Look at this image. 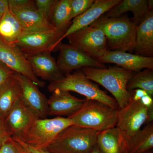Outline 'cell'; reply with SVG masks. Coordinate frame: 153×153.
<instances>
[{"instance_id": "cell-1", "label": "cell", "mask_w": 153, "mask_h": 153, "mask_svg": "<svg viewBox=\"0 0 153 153\" xmlns=\"http://www.w3.org/2000/svg\"><path fill=\"white\" fill-rule=\"evenodd\" d=\"M90 26L102 30L111 51L133 52L135 45L137 25L124 17L107 18L102 16Z\"/></svg>"}, {"instance_id": "cell-2", "label": "cell", "mask_w": 153, "mask_h": 153, "mask_svg": "<svg viewBox=\"0 0 153 153\" xmlns=\"http://www.w3.org/2000/svg\"><path fill=\"white\" fill-rule=\"evenodd\" d=\"M81 71L91 81L100 84L109 91L117 102L119 108H122L128 102L130 94L126 85L134 72L119 66L99 68L86 67Z\"/></svg>"}, {"instance_id": "cell-3", "label": "cell", "mask_w": 153, "mask_h": 153, "mask_svg": "<svg viewBox=\"0 0 153 153\" xmlns=\"http://www.w3.org/2000/svg\"><path fill=\"white\" fill-rule=\"evenodd\" d=\"M118 110L103 102L85 98L82 107L68 117L74 125L100 132L116 127Z\"/></svg>"}, {"instance_id": "cell-4", "label": "cell", "mask_w": 153, "mask_h": 153, "mask_svg": "<svg viewBox=\"0 0 153 153\" xmlns=\"http://www.w3.org/2000/svg\"><path fill=\"white\" fill-rule=\"evenodd\" d=\"M48 89L51 92L56 90L74 91L84 96L87 99L97 100L119 109L115 99L101 90L98 84L86 77L81 70H76L73 74L66 73L61 79L50 82Z\"/></svg>"}, {"instance_id": "cell-5", "label": "cell", "mask_w": 153, "mask_h": 153, "mask_svg": "<svg viewBox=\"0 0 153 153\" xmlns=\"http://www.w3.org/2000/svg\"><path fill=\"white\" fill-rule=\"evenodd\" d=\"M98 133L73 125L62 131L47 150L51 153H90L96 144Z\"/></svg>"}, {"instance_id": "cell-6", "label": "cell", "mask_w": 153, "mask_h": 153, "mask_svg": "<svg viewBox=\"0 0 153 153\" xmlns=\"http://www.w3.org/2000/svg\"><path fill=\"white\" fill-rule=\"evenodd\" d=\"M73 125L72 121L68 117L36 118L22 138L19 139L33 148L47 149L62 131Z\"/></svg>"}, {"instance_id": "cell-7", "label": "cell", "mask_w": 153, "mask_h": 153, "mask_svg": "<svg viewBox=\"0 0 153 153\" xmlns=\"http://www.w3.org/2000/svg\"><path fill=\"white\" fill-rule=\"evenodd\" d=\"M149 111L139 100L130 95L128 102L118 110L116 127L119 130L125 143L126 152L129 143L134 136L147 123Z\"/></svg>"}, {"instance_id": "cell-8", "label": "cell", "mask_w": 153, "mask_h": 153, "mask_svg": "<svg viewBox=\"0 0 153 153\" xmlns=\"http://www.w3.org/2000/svg\"><path fill=\"white\" fill-rule=\"evenodd\" d=\"M69 45L97 60L108 50L106 38L102 30L89 26L66 38Z\"/></svg>"}, {"instance_id": "cell-9", "label": "cell", "mask_w": 153, "mask_h": 153, "mask_svg": "<svg viewBox=\"0 0 153 153\" xmlns=\"http://www.w3.org/2000/svg\"><path fill=\"white\" fill-rule=\"evenodd\" d=\"M56 29L25 33L16 44L25 56L57 49L59 41L65 33Z\"/></svg>"}, {"instance_id": "cell-10", "label": "cell", "mask_w": 153, "mask_h": 153, "mask_svg": "<svg viewBox=\"0 0 153 153\" xmlns=\"http://www.w3.org/2000/svg\"><path fill=\"white\" fill-rule=\"evenodd\" d=\"M9 9L20 22L25 33L55 28L36 9L35 1L8 0Z\"/></svg>"}, {"instance_id": "cell-11", "label": "cell", "mask_w": 153, "mask_h": 153, "mask_svg": "<svg viewBox=\"0 0 153 153\" xmlns=\"http://www.w3.org/2000/svg\"><path fill=\"white\" fill-rule=\"evenodd\" d=\"M13 76L20 85V99L25 106L37 118H46L48 116V99L46 96L26 76L15 72Z\"/></svg>"}, {"instance_id": "cell-12", "label": "cell", "mask_w": 153, "mask_h": 153, "mask_svg": "<svg viewBox=\"0 0 153 153\" xmlns=\"http://www.w3.org/2000/svg\"><path fill=\"white\" fill-rule=\"evenodd\" d=\"M0 61L16 73L26 76L38 87H43L45 82L33 74L29 61L16 44L6 43L0 39Z\"/></svg>"}, {"instance_id": "cell-13", "label": "cell", "mask_w": 153, "mask_h": 153, "mask_svg": "<svg viewBox=\"0 0 153 153\" xmlns=\"http://www.w3.org/2000/svg\"><path fill=\"white\" fill-rule=\"evenodd\" d=\"M56 49L60 51L57 61V66L63 73H70L86 67L107 68L104 64L99 63L69 44L60 43Z\"/></svg>"}, {"instance_id": "cell-14", "label": "cell", "mask_w": 153, "mask_h": 153, "mask_svg": "<svg viewBox=\"0 0 153 153\" xmlns=\"http://www.w3.org/2000/svg\"><path fill=\"white\" fill-rule=\"evenodd\" d=\"M121 0H95L87 10L73 19L66 33L60 38L59 44L64 38L90 26L103 14L117 5Z\"/></svg>"}, {"instance_id": "cell-15", "label": "cell", "mask_w": 153, "mask_h": 153, "mask_svg": "<svg viewBox=\"0 0 153 153\" xmlns=\"http://www.w3.org/2000/svg\"><path fill=\"white\" fill-rule=\"evenodd\" d=\"M97 61L102 64L114 63L134 73L144 68L153 69V57H144L123 51L107 50Z\"/></svg>"}, {"instance_id": "cell-16", "label": "cell", "mask_w": 153, "mask_h": 153, "mask_svg": "<svg viewBox=\"0 0 153 153\" xmlns=\"http://www.w3.org/2000/svg\"><path fill=\"white\" fill-rule=\"evenodd\" d=\"M51 52L46 51L26 56L34 75L50 82L57 81L64 76Z\"/></svg>"}, {"instance_id": "cell-17", "label": "cell", "mask_w": 153, "mask_h": 153, "mask_svg": "<svg viewBox=\"0 0 153 153\" xmlns=\"http://www.w3.org/2000/svg\"><path fill=\"white\" fill-rule=\"evenodd\" d=\"M85 98L81 99L67 91L56 90L48 99V115L70 116L82 107Z\"/></svg>"}, {"instance_id": "cell-18", "label": "cell", "mask_w": 153, "mask_h": 153, "mask_svg": "<svg viewBox=\"0 0 153 153\" xmlns=\"http://www.w3.org/2000/svg\"><path fill=\"white\" fill-rule=\"evenodd\" d=\"M36 118L20 98L7 116L5 121L12 137L21 139Z\"/></svg>"}, {"instance_id": "cell-19", "label": "cell", "mask_w": 153, "mask_h": 153, "mask_svg": "<svg viewBox=\"0 0 153 153\" xmlns=\"http://www.w3.org/2000/svg\"><path fill=\"white\" fill-rule=\"evenodd\" d=\"M136 55L146 57L153 55V10L150 11L136 28Z\"/></svg>"}, {"instance_id": "cell-20", "label": "cell", "mask_w": 153, "mask_h": 153, "mask_svg": "<svg viewBox=\"0 0 153 153\" xmlns=\"http://www.w3.org/2000/svg\"><path fill=\"white\" fill-rule=\"evenodd\" d=\"M153 7L152 0H123L107 12L104 16L118 18L130 11L133 14V21L137 26L149 12L153 10Z\"/></svg>"}, {"instance_id": "cell-21", "label": "cell", "mask_w": 153, "mask_h": 153, "mask_svg": "<svg viewBox=\"0 0 153 153\" xmlns=\"http://www.w3.org/2000/svg\"><path fill=\"white\" fill-rule=\"evenodd\" d=\"M96 145L100 153H126L123 137L116 127L99 132Z\"/></svg>"}, {"instance_id": "cell-22", "label": "cell", "mask_w": 153, "mask_h": 153, "mask_svg": "<svg viewBox=\"0 0 153 153\" xmlns=\"http://www.w3.org/2000/svg\"><path fill=\"white\" fill-rule=\"evenodd\" d=\"M21 88L13 76L0 90V117L5 120L7 116L21 97Z\"/></svg>"}, {"instance_id": "cell-23", "label": "cell", "mask_w": 153, "mask_h": 153, "mask_svg": "<svg viewBox=\"0 0 153 153\" xmlns=\"http://www.w3.org/2000/svg\"><path fill=\"white\" fill-rule=\"evenodd\" d=\"M24 33L20 22L9 9L0 21V39L7 44H16Z\"/></svg>"}, {"instance_id": "cell-24", "label": "cell", "mask_w": 153, "mask_h": 153, "mask_svg": "<svg viewBox=\"0 0 153 153\" xmlns=\"http://www.w3.org/2000/svg\"><path fill=\"white\" fill-rule=\"evenodd\" d=\"M153 148V122L137 133L129 143L127 153H146Z\"/></svg>"}, {"instance_id": "cell-25", "label": "cell", "mask_w": 153, "mask_h": 153, "mask_svg": "<svg viewBox=\"0 0 153 153\" xmlns=\"http://www.w3.org/2000/svg\"><path fill=\"white\" fill-rule=\"evenodd\" d=\"M70 0H57L50 22L54 27L66 32L71 24Z\"/></svg>"}, {"instance_id": "cell-26", "label": "cell", "mask_w": 153, "mask_h": 153, "mask_svg": "<svg viewBox=\"0 0 153 153\" xmlns=\"http://www.w3.org/2000/svg\"><path fill=\"white\" fill-rule=\"evenodd\" d=\"M126 88L128 91L142 89L153 97V69L146 68L134 73L127 84Z\"/></svg>"}, {"instance_id": "cell-27", "label": "cell", "mask_w": 153, "mask_h": 153, "mask_svg": "<svg viewBox=\"0 0 153 153\" xmlns=\"http://www.w3.org/2000/svg\"><path fill=\"white\" fill-rule=\"evenodd\" d=\"M130 95L134 98L139 100L147 108L149 111V118L147 123L153 122V98L145 91L140 89H135L129 91Z\"/></svg>"}, {"instance_id": "cell-28", "label": "cell", "mask_w": 153, "mask_h": 153, "mask_svg": "<svg viewBox=\"0 0 153 153\" xmlns=\"http://www.w3.org/2000/svg\"><path fill=\"white\" fill-rule=\"evenodd\" d=\"M95 0H70L71 20L87 10Z\"/></svg>"}, {"instance_id": "cell-29", "label": "cell", "mask_w": 153, "mask_h": 153, "mask_svg": "<svg viewBox=\"0 0 153 153\" xmlns=\"http://www.w3.org/2000/svg\"><path fill=\"white\" fill-rule=\"evenodd\" d=\"M57 0H36L35 4L38 12L50 22L52 11Z\"/></svg>"}, {"instance_id": "cell-30", "label": "cell", "mask_w": 153, "mask_h": 153, "mask_svg": "<svg viewBox=\"0 0 153 153\" xmlns=\"http://www.w3.org/2000/svg\"><path fill=\"white\" fill-rule=\"evenodd\" d=\"M0 153H26L20 144L11 137L0 147Z\"/></svg>"}, {"instance_id": "cell-31", "label": "cell", "mask_w": 153, "mask_h": 153, "mask_svg": "<svg viewBox=\"0 0 153 153\" xmlns=\"http://www.w3.org/2000/svg\"><path fill=\"white\" fill-rule=\"evenodd\" d=\"M15 73L0 61V90L13 76Z\"/></svg>"}, {"instance_id": "cell-32", "label": "cell", "mask_w": 153, "mask_h": 153, "mask_svg": "<svg viewBox=\"0 0 153 153\" xmlns=\"http://www.w3.org/2000/svg\"><path fill=\"white\" fill-rule=\"evenodd\" d=\"M13 136L5 120L0 117V147L7 140Z\"/></svg>"}, {"instance_id": "cell-33", "label": "cell", "mask_w": 153, "mask_h": 153, "mask_svg": "<svg viewBox=\"0 0 153 153\" xmlns=\"http://www.w3.org/2000/svg\"><path fill=\"white\" fill-rule=\"evenodd\" d=\"M12 137L20 144L26 153H51L47 149H40L33 148L29 145L26 144L25 143L16 137Z\"/></svg>"}, {"instance_id": "cell-34", "label": "cell", "mask_w": 153, "mask_h": 153, "mask_svg": "<svg viewBox=\"0 0 153 153\" xmlns=\"http://www.w3.org/2000/svg\"><path fill=\"white\" fill-rule=\"evenodd\" d=\"M9 9L8 0H0V21Z\"/></svg>"}, {"instance_id": "cell-35", "label": "cell", "mask_w": 153, "mask_h": 153, "mask_svg": "<svg viewBox=\"0 0 153 153\" xmlns=\"http://www.w3.org/2000/svg\"><path fill=\"white\" fill-rule=\"evenodd\" d=\"M90 153H100L98 150V148L97 147L96 145L93 148V149L91 151Z\"/></svg>"}, {"instance_id": "cell-36", "label": "cell", "mask_w": 153, "mask_h": 153, "mask_svg": "<svg viewBox=\"0 0 153 153\" xmlns=\"http://www.w3.org/2000/svg\"><path fill=\"white\" fill-rule=\"evenodd\" d=\"M146 153H153L152 150H151L150 151H149V152H146Z\"/></svg>"}]
</instances>
